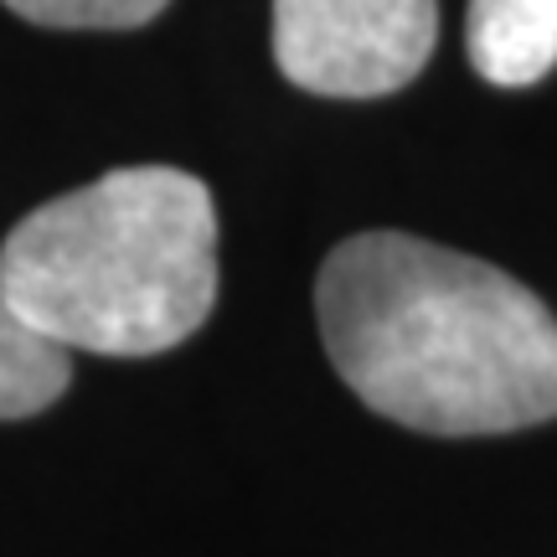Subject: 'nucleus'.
<instances>
[{
  "mask_svg": "<svg viewBox=\"0 0 557 557\" xmlns=\"http://www.w3.org/2000/svg\"><path fill=\"white\" fill-rule=\"evenodd\" d=\"M465 52L496 88H532L557 67V0H470Z\"/></svg>",
  "mask_w": 557,
  "mask_h": 557,
  "instance_id": "nucleus-4",
  "label": "nucleus"
},
{
  "mask_svg": "<svg viewBox=\"0 0 557 557\" xmlns=\"http://www.w3.org/2000/svg\"><path fill=\"white\" fill-rule=\"evenodd\" d=\"M5 5L52 32H135L156 21L171 0H5Z\"/></svg>",
  "mask_w": 557,
  "mask_h": 557,
  "instance_id": "nucleus-6",
  "label": "nucleus"
},
{
  "mask_svg": "<svg viewBox=\"0 0 557 557\" xmlns=\"http://www.w3.org/2000/svg\"><path fill=\"white\" fill-rule=\"evenodd\" d=\"M0 299L58 351L160 357L218 305V207L176 165H124L52 197L0 248Z\"/></svg>",
  "mask_w": 557,
  "mask_h": 557,
  "instance_id": "nucleus-2",
  "label": "nucleus"
},
{
  "mask_svg": "<svg viewBox=\"0 0 557 557\" xmlns=\"http://www.w3.org/2000/svg\"><path fill=\"white\" fill-rule=\"evenodd\" d=\"M67 351L26 331L0 299V418H32L67 393Z\"/></svg>",
  "mask_w": 557,
  "mask_h": 557,
  "instance_id": "nucleus-5",
  "label": "nucleus"
},
{
  "mask_svg": "<svg viewBox=\"0 0 557 557\" xmlns=\"http://www.w3.org/2000/svg\"><path fill=\"white\" fill-rule=\"evenodd\" d=\"M438 0H274L278 73L320 99H382L423 73Z\"/></svg>",
  "mask_w": 557,
  "mask_h": 557,
  "instance_id": "nucleus-3",
  "label": "nucleus"
},
{
  "mask_svg": "<svg viewBox=\"0 0 557 557\" xmlns=\"http://www.w3.org/2000/svg\"><path fill=\"white\" fill-rule=\"evenodd\" d=\"M325 357L372 413L438 438L557 418V315L496 263L357 233L315 278Z\"/></svg>",
  "mask_w": 557,
  "mask_h": 557,
  "instance_id": "nucleus-1",
  "label": "nucleus"
}]
</instances>
